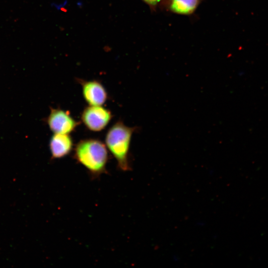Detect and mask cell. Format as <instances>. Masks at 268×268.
I'll return each mask as SVG.
<instances>
[{"instance_id":"6da1fadb","label":"cell","mask_w":268,"mask_h":268,"mask_svg":"<svg viewBox=\"0 0 268 268\" xmlns=\"http://www.w3.org/2000/svg\"><path fill=\"white\" fill-rule=\"evenodd\" d=\"M73 157L92 177L106 172L109 159L108 149L101 140L88 138L79 140L73 148Z\"/></svg>"},{"instance_id":"7a4b0ae2","label":"cell","mask_w":268,"mask_h":268,"mask_svg":"<svg viewBox=\"0 0 268 268\" xmlns=\"http://www.w3.org/2000/svg\"><path fill=\"white\" fill-rule=\"evenodd\" d=\"M136 127L126 126L118 121L107 131L105 137V145L115 158L119 169L123 171L131 170L130 148L133 134Z\"/></svg>"},{"instance_id":"3957f363","label":"cell","mask_w":268,"mask_h":268,"mask_svg":"<svg viewBox=\"0 0 268 268\" xmlns=\"http://www.w3.org/2000/svg\"><path fill=\"white\" fill-rule=\"evenodd\" d=\"M113 117L111 111L102 106L88 105L81 114V120L90 131L100 132L104 130Z\"/></svg>"},{"instance_id":"277c9868","label":"cell","mask_w":268,"mask_h":268,"mask_svg":"<svg viewBox=\"0 0 268 268\" xmlns=\"http://www.w3.org/2000/svg\"><path fill=\"white\" fill-rule=\"evenodd\" d=\"M48 125L54 134H69L80 124L70 113L61 108L51 109L47 119Z\"/></svg>"},{"instance_id":"5b68a950","label":"cell","mask_w":268,"mask_h":268,"mask_svg":"<svg viewBox=\"0 0 268 268\" xmlns=\"http://www.w3.org/2000/svg\"><path fill=\"white\" fill-rule=\"evenodd\" d=\"M77 81L81 86L83 98L88 105L102 106L106 103L108 94L100 81L81 79H78Z\"/></svg>"},{"instance_id":"8992f818","label":"cell","mask_w":268,"mask_h":268,"mask_svg":"<svg viewBox=\"0 0 268 268\" xmlns=\"http://www.w3.org/2000/svg\"><path fill=\"white\" fill-rule=\"evenodd\" d=\"M52 158L61 159L68 155L73 149L72 138L69 134H54L49 144Z\"/></svg>"},{"instance_id":"52a82bcc","label":"cell","mask_w":268,"mask_h":268,"mask_svg":"<svg viewBox=\"0 0 268 268\" xmlns=\"http://www.w3.org/2000/svg\"><path fill=\"white\" fill-rule=\"evenodd\" d=\"M201 0H167L164 9L178 15H191L198 9Z\"/></svg>"},{"instance_id":"ba28073f","label":"cell","mask_w":268,"mask_h":268,"mask_svg":"<svg viewBox=\"0 0 268 268\" xmlns=\"http://www.w3.org/2000/svg\"><path fill=\"white\" fill-rule=\"evenodd\" d=\"M145 3L151 10L154 11L157 9H164L167 0H141Z\"/></svg>"}]
</instances>
